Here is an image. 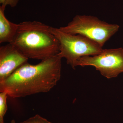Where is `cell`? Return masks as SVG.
Here are the masks:
<instances>
[{
  "label": "cell",
  "mask_w": 123,
  "mask_h": 123,
  "mask_svg": "<svg viewBox=\"0 0 123 123\" xmlns=\"http://www.w3.org/2000/svg\"><path fill=\"white\" fill-rule=\"evenodd\" d=\"M19 123H52L39 115L37 114Z\"/></svg>",
  "instance_id": "9"
},
{
  "label": "cell",
  "mask_w": 123,
  "mask_h": 123,
  "mask_svg": "<svg viewBox=\"0 0 123 123\" xmlns=\"http://www.w3.org/2000/svg\"><path fill=\"white\" fill-rule=\"evenodd\" d=\"M62 59L57 54L37 64H24L0 82V92L15 98L49 92L60 78Z\"/></svg>",
  "instance_id": "1"
},
{
  "label": "cell",
  "mask_w": 123,
  "mask_h": 123,
  "mask_svg": "<svg viewBox=\"0 0 123 123\" xmlns=\"http://www.w3.org/2000/svg\"><path fill=\"white\" fill-rule=\"evenodd\" d=\"M10 123H15V120H11Z\"/></svg>",
  "instance_id": "11"
},
{
  "label": "cell",
  "mask_w": 123,
  "mask_h": 123,
  "mask_svg": "<svg viewBox=\"0 0 123 123\" xmlns=\"http://www.w3.org/2000/svg\"><path fill=\"white\" fill-rule=\"evenodd\" d=\"M11 43L28 59L43 60L57 55L59 44L50 31V26L38 21L18 24L17 32Z\"/></svg>",
  "instance_id": "2"
},
{
  "label": "cell",
  "mask_w": 123,
  "mask_h": 123,
  "mask_svg": "<svg viewBox=\"0 0 123 123\" xmlns=\"http://www.w3.org/2000/svg\"><path fill=\"white\" fill-rule=\"evenodd\" d=\"M50 31L59 44L58 55L66 59L67 64L75 69L81 57L101 53L102 47L96 42L80 35H72L50 26Z\"/></svg>",
  "instance_id": "3"
},
{
  "label": "cell",
  "mask_w": 123,
  "mask_h": 123,
  "mask_svg": "<svg viewBox=\"0 0 123 123\" xmlns=\"http://www.w3.org/2000/svg\"><path fill=\"white\" fill-rule=\"evenodd\" d=\"M77 65L93 66L108 79L116 77L123 73V49H103L98 55L81 57Z\"/></svg>",
  "instance_id": "5"
},
{
  "label": "cell",
  "mask_w": 123,
  "mask_h": 123,
  "mask_svg": "<svg viewBox=\"0 0 123 123\" xmlns=\"http://www.w3.org/2000/svg\"><path fill=\"white\" fill-rule=\"evenodd\" d=\"M19 0H0L1 5L9 6L11 7H15L17 5Z\"/></svg>",
  "instance_id": "10"
},
{
  "label": "cell",
  "mask_w": 123,
  "mask_h": 123,
  "mask_svg": "<svg viewBox=\"0 0 123 123\" xmlns=\"http://www.w3.org/2000/svg\"><path fill=\"white\" fill-rule=\"evenodd\" d=\"M119 26L109 24L93 16L77 15L66 26L60 30L72 35H80L103 47L108 40L118 30Z\"/></svg>",
  "instance_id": "4"
},
{
  "label": "cell",
  "mask_w": 123,
  "mask_h": 123,
  "mask_svg": "<svg viewBox=\"0 0 123 123\" xmlns=\"http://www.w3.org/2000/svg\"><path fill=\"white\" fill-rule=\"evenodd\" d=\"M29 59L12 43L0 46V82L27 63Z\"/></svg>",
  "instance_id": "6"
},
{
  "label": "cell",
  "mask_w": 123,
  "mask_h": 123,
  "mask_svg": "<svg viewBox=\"0 0 123 123\" xmlns=\"http://www.w3.org/2000/svg\"><path fill=\"white\" fill-rule=\"evenodd\" d=\"M6 6L0 7V43H11L13 41L18 27V24L10 21L6 17L5 10Z\"/></svg>",
  "instance_id": "7"
},
{
  "label": "cell",
  "mask_w": 123,
  "mask_h": 123,
  "mask_svg": "<svg viewBox=\"0 0 123 123\" xmlns=\"http://www.w3.org/2000/svg\"><path fill=\"white\" fill-rule=\"evenodd\" d=\"M8 96L6 92H0V123H5L4 117L7 110V99Z\"/></svg>",
  "instance_id": "8"
}]
</instances>
